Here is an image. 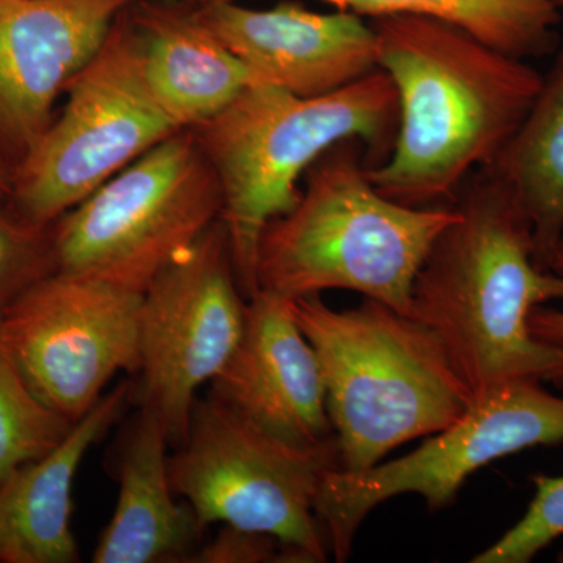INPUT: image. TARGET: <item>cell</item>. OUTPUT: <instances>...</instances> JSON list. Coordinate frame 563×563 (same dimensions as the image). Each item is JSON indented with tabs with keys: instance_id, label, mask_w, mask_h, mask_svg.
Listing matches in <instances>:
<instances>
[{
	"instance_id": "1",
	"label": "cell",
	"mask_w": 563,
	"mask_h": 563,
	"mask_svg": "<svg viewBox=\"0 0 563 563\" xmlns=\"http://www.w3.org/2000/svg\"><path fill=\"white\" fill-rule=\"evenodd\" d=\"M369 21L377 69L398 98L390 155L369 168L374 187L406 206L451 203L512 139L543 74L448 22L410 14Z\"/></svg>"
},
{
	"instance_id": "2",
	"label": "cell",
	"mask_w": 563,
	"mask_h": 563,
	"mask_svg": "<svg viewBox=\"0 0 563 563\" xmlns=\"http://www.w3.org/2000/svg\"><path fill=\"white\" fill-rule=\"evenodd\" d=\"M457 218L433 242L415 277L409 317L431 329L473 398L532 379L563 387V346L537 339L529 317L563 302V273L536 262L532 224L484 168L453 201Z\"/></svg>"
},
{
	"instance_id": "3",
	"label": "cell",
	"mask_w": 563,
	"mask_h": 563,
	"mask_svg": "<svg viewBox=\"0 0 563 563\" xmlns=\"http://www.w3.org/2000/svg\"><path fill=\"white\" fill-rule=\"evenodd\" d=\"M192 131L220 181L221 221L240 290L251 299L258 291L255 263L266 225L296 206L299 181L342 141H361L368 168L387 161L398 131V98L380 69L312 98L250 85Z\"/></svg>"
},
{
	"instance_id": "4",
	"label": "cell",
	"mask_w": 563,
	"mask_h": 563,
	"mask_svg": "<svg viewBox=\"0 0 563 563\" xmlns=\"http://www.w3.org/2000/svg\"><path fill=\"white\" fill-rule=\"evenodd\" d=\"M455 218L453 202L387 198L374 187L361 141L344 140L307 172L296 206L263 231L258 290L295 299L339 288L409 314L415 277Z\"/></svg>"
},
{
	"instance_id": "5",
	"label": "cell",
	"mask_w": 563,
	"mask_h": 563,
	"mask_svg": "<svg viewBox=\"0 0 563 563\" xmlns=\"http://www.w3.org/2000/svg\"><path fill=\"white\" fill-rule=\"evenodd\" d=\"M292 313L320 362L340 468L377 465L472 406L439 336L409 314L366 298L333 310L320 295L292 299Z\"/></svg>"
},
{
	"instance_id": "6",
	"label": "cell",
	"mask_w": 563,
	"mask_h": 563,
	"mask_svg": "<svg viewBox=\"0 0 563 563\" xmlns=\"http://www.w3.org/2000/svg\"><path fill=\"white\" fill-rule=\"evenodd\" d=\"M221 211L220 181L201 141L181 129L52 225L55 269L144 292Z\"/></svg>"
},
{
	"instance_id": "7",
	"label": "cell",
	"mask_w": 563,
	"mask_h": 563,
	"mask_svg": "<svg viewBox=\"0 0 563 563\" xmlns=\"http://www.w3.org/2000/svg\"><path fill=\"white\" fill-rule=\"evenodd\" d=\"M128 10L70 80L60 117L16 166L13 210L33 225L51 229L111 177L181 131L147 84Z\"/></svg>"
},
{
	"instance_id": "8",
	"label": "cell",
	"mask_w": 563,
	"mask_h": 563,
	"mask_svg": "<svg viewBox=\"0 0 563 563\" xmlns=\"http://www.w3.org/2000/svg\"><path fill=\"white\" fill-rule=\"evenodd\" d=\"M339 466L335 439L312 448L282 442L214 396L195 402L187 439L169 457L174 492L203 526L269 533L313 563L329 548L314 498Z\"/></svg>"
},
{
	"instance_id": "9",
	"label": "cell",
	"mask_w": 563,
	"mask_h": 563,
	"mask_svg": "<svg viewBox=\"0 0 563 563\" xmlns=\"http://www.w3.org/2000/svg\"><path fill=\"white\" fill-rule=\"evenodd\" d=\"M562 442L563 398L539 380H510L477 396L459 420L412 453L358 472L339 466L325 473L314 514L336 561L344 562L365 518L388 499L412 493L437 512L488 463Z\"/></svg>"
},
{
	"instance_id": "10",
	"label": "cell",
	"mask_w": 563,
	"mask_h": 563,
	"mask_svg": "<svg viewBox=\"0 0 563 563\" xmlns=\"http://www.w3.org/2000/svg\"><path fill=\"white\" fill-rule=\"evenodd\" d=\"M143 295L55 269L0 313V346L41 401L76 424L118 373H139Z\"/></svg>"
},
{
	"instance_id": "11",
	"label": "cell",
	"mask_w": 563,
	"mask_h": 563,
	"mask_svg": "<svg viewBox=\"0 0 563 563\" xmlns=\"http://www.w3.org/2000/svg\"><path fill=\"white\" fill-rule=\"evenodd\" d=\"M246 303L221 218L144 291L140 406L162 418L172 444L187 439L199 387L220 374L239 346Z\"/></svg>"
},
{
	"instance_id": "12",
	"label": "cell",
	"mask_w": 563,
	"mask_h": 563,
	"mask_svg": "<svg viewBox=\"0 0 563 563\" xmlns=\"http://www.w3.org/2000/svg\"><path fill=\"white\" fill-rule=\"evenodd\" d=\"M139 0H0V152L20 165L55 102Z\"/></svg>"
},
{
	"instance_id": "13",
	"label": "cell",
	"mask_w": 563,
	"mask_h": 563,
	"mask_svg": "<svg viewBox=\"0 0 563 563\" xmlns=\"http://www.w3.org/2000/svg\"><path fill=\"white\" fill-rule=\"evenodd\" d=\"M198 14L242 62L250 85L312 98L377 69L372 21L352 11H314L296 2L250 9L235 0H203Z\"/></svg>"
},
{
	"instance_id": "14",
	"label": "cell",
	"mask_w": 563,
	"mask_h": 563,
	"mask_svg": "<svg viewBox=\"0 0 563 563\" xmlns=\"http://www.w3.org/2000/svg\"><path fill=\"white\" fill-rule=\"evenodd\" d=\"M211 384V396L282 442L312 448L335 439L320 362L291 298L258 290L247 299L242 339Z\"/></svg>"
},
{
	"instance_id": "15",
	"label": "cell",
	"mask_w": 563,
	"mask_h": 563,
	"mask_svg": "<svg viewBox=\"0 0 563 563\" xmlns=\"http://www.w3.org/2000/svg\"><path fill=\"white\" fill-rule=\"evenodd\" d=\"M165 422L150 407L125 428L118 455L117 509L96 544L95 563H188L203 531L190 506L176 501Z\"/></svg>"
},
{
	"instance_id": "16",
	"label": "cell",
	"mask_w": 563,
	"mask_h": 563,
	"mask_svg": "<svg viewBox=\"0 0 563 563\" xmlns=\"http://www.w3.org/2000/svg\"><path fill=\"white\" fill-rule=\"evenodd\" d=\"M135 396L122 383L73 426L51 453L16 470L0 485V563H76L73 488L81 462L120 420Z\"/></svg>"
},
{
	"instance_id": "17",
	"label": "cell",
	"mask_w": 563,
	"mask_h": 563,
	"mask_svg": "<svg viewBox=\"0 0 563 563\" xmlns=\"http://www.w3.org/2000/svg\"><path fill=\"white\" fill-rule=\"evenodd\" d=\"M128 14L147 84L177 129L201 128L250 87L242 62L198 10L139 0Z\"/></svg>"
},
{
	"instance_id": "18",
	"label": "cell",
	"mask_w": 563,
	"mask_h": 563,
	"mask_svg": "<svg viewBox=\"0 0 563 563\" xmlns=\"http://www.w3.org/2000/svg\"><path fill=\"white\" fill-rule=\"evenodd\" d=\"M532 224L536 262L551 269L563 239V51L501 154L488 166Z\"/></svg>"
},
{
	"instance_id": "19",
	"label": "cell",
	"mask_w": 563,
	"mask_h": 563,
	"mask_svg": "<svg viewBox=\"0 0 563 563\" xmlns=\"http://www.w3.org/2000/svg\"><path fill=\"white\" fill-rule=\"evenodd\" d=\"M366 20L410 14L457 25L495 49L532 60L558 46L555 0H321Z\"/></svg>"
},
{
	"instance_id": "20",
	"label": "cell",
	"mask_w": 563,
	"mask_h": 563,
	"mask_svg": "<svg viewBox=\"0 0 563 563\" xmlns=\"http://www.w3.org/2000/svg\"><path fill=\"white\" fill-rule=\"evenodd\" d=\"M73 426L41 401L0 346V485L51 453Z\"/></svg>"
},
{
	"instance_id": "21",
	"label": "cell",
	"mask_w": 563,
	"mask_h": 563,
	"mask_svg": "<svg viewBox=\"0 0 563 563\" xmlns=\"http://www.w3.org/2000/svg\"><path fill=\"white\" fill-rule=\"evenodd\" d=\"M532 483L536 496L523 518L472 562L528 563L563 536V476L537 474Z\"/></svg>"
},
{
	"instance_id": "22",
	"label": "cell",
	"mask_w": 563,
	"mask_h": 563,
	"mask_svg": "<svg viewBox=\"0 0 563 563\" xmlns=\"http://www.w3.org/2000/svg\"><path fill=\"white\" fill-rule=\"evenodd\" d=\"M55 272L51 229L0 209V313L41 277Z\"/></svg>"
},
{
	"instance_id": "23",
	"label": "cell",
	"mask_w": 563,
	"mask_h": 563,
	"mask_svg": "<svg viewBox=\"0 0 563 563\" xmlns=\"http://www.w3.org/2000/svg\"><path fill=\"white\" fill-rule=\"evenodd\" d=\"M188 563H313L301 550L282 543L269 533L225 526L196 550Z\"/></svg>"
},
{
	"instance_id": "24",
	"label": "cell",
	"mask_w": 563,
	"mask_h": 563,
	"mask_svg": "<svg viewBox=\"0 0 563 563\" xmlns=\"http://www.w3.org/2000/svg\"><path fill=\"white\" fill-rule=\"evenodd\" d=\"M551 269L563 273V239L555 251ZM529 328L537 339L563 346V310L550 307H537L529 317Z\"/></svg>"
},
{
	"instance_id": "25",
	"label": "cell",
	"mask_w": 563,
	"mask_h": 563,
	"mask_svg": "<svg viewBox=\"0 0 563 563\" xmlns=\"http://www.w3.org/2000/svg\"><path fill=\"white\" fill-rule=\"evenodd\" d=\"M11 190V177L7 173L5 166L0 162V195L3 192H10Z\"/></svg>"
},
{
	"instance_id": "26",
	"label": "cell",
	"mask_w": 563,
	"mask_h": 563,
	"mask_svg": "<svg viewBox=\"0 0 563 563\" xmlns=\"http://www.w3.org/2000/svg\"><path fill=\"white\" fill-rule=\"evenodd\" d=\"M555 2H558L559 9H561L563 14V0H555Z\"/></svg>"
},
{
	"instance_id": "27",
	"label": "cell",
	"mask_w": 563,
	"mask_h": 563,
	"mask_svg": "<svg viewBox=\"0 0 563 563\" xmlns=\"http://www.w3.org/2000/svg\"><path fill=\"white\" fill-rule=\"evenodd\" d=\"M559 562H563V550L561 551V554H559V559H558Z\"/></svg>"
}]
</instances>
